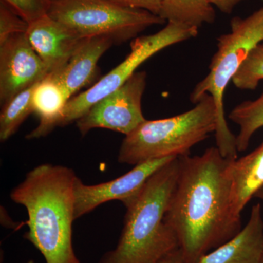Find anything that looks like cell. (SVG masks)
Listing matches in <instances>:
<instances>
[{"mask_svg": "<svg viewBox=\"0 0 263 263\" xmlns=\"http://www.w3.org/2000/svg\"><path fill=\"white\" fill-rule=\"evenodd\" d=\"M177 183L164 221L174 232L185 263L202 257L233 238L242 229L232 211L229 160L217 147L202 155L179 157Z\"/></svg>", "mask_w": 263, "mask_h": 263, "instance_id": "1", "label": "cell"}, {"mask_svg": "<svg viewBox=\"0 0 263 263\" xmlns=\"http://www.w3.org/2000/svg\"><path fill=\"white\" fill-rule=\"evenodd\" d=\"M77 177L65 166L41 164L10 193L11 200L25 207L28 214L24 238L46 263H81L72 245Z\"/></svg>", "mask_w": 263, "mask_h": 263, "instance_id": "2", "label": "cell"}, {"mask_svg": "<svg viewBox=\"0 0 263 263\" xmlns=\"http://www.w3.org/2000/svg\"><path fill=\"white\" fill-rule=\"evenodd\" d=\"M179 168L177 157L124 202L127 212L117 247L104 254L99 263H158L179 248L177 237L164 221Z\"/></svg>", "mask_w": 263, "mask_h": 263, "instance_id": "3", "label": "cell"}, {"mask_svg": "<svg viewBox=\"0 0 263 263\" xmlns=\"http://www.w3.org/2000/svg\"><path fill=\"white\" fill-rule=\"evenodd\" d=\"M217 127L214 99L205 94L188 111L157 120H146L123 140L118 155L122 164H136L152 159L190 155Z\"/></svg>", "mask_w": 263, "mask_h": 263, "instance_id": "4", "label": "cell"}, {"mask_svg": "<svg viewBox=\"0 0 263 263\" xmlns=\"http://www.w3.org/2000/svg\"><path fill=\"white\" fill-rule=\"evenodd\" d=\"M263 43V6L245 18L230 21V31L217 38V50L209 65V72L194 88L190 101L196 104L204 95L214 99L217 112L216 147L223 157L238 158L236 137L228 127L224 115V91L250 52Z\"/></svg>", "mask_w": 263, "mask_h": 263, "instance_id": "5", "label": "cell"}, {"mask_svg": "<svg viewBox=\"0 0 263 263\" xmlns=\"http://www.w3.org/2000/svg\"><path fill=\"white\" fill-rule=\"evenodd\" d=\"M48 15L82 38L105 37L114 44L135 39L154 25L165 23L147 10L124 8L108 0H57Z\"/></svg>", "mask_w": 263, "mask_h": 263, "instance_id": "6", "label": "cell"}, {"mask_svg": "<svg viewBox=\"0 0 263 263\" xmlns=\"http://www.w3.org/2000/svg\"><path fill=\"white\" fill-rule=\"evenodd\" d=\"M198 29L185 24L167 22L159 32L135 38L131 51L115 68L100 80L67 102L59 127L77 122L95 103L120 88L136 73L138 67L164 48L197 37Z\"/></svg>", "mask_w": 263, "mask_h": 263, "instance_id": "7", "label": "cell"}, {"mask_svg": "<svg viewBox=\"0 0 263 263\" xmlns=\"http://www.w3.org/2000/svg\"><path fill=\"white\" fill-rule=\"evenodd\" d=\"M146 86V72L133 74L125 84L95 103L77 121L82 136L96 128L110 129L127 136L146 120L142 111V98Z\"/></svg>", "mask_w": 263, "mask_h": 263, "instance_id": "8", "label": "cell"}, {"mask_svg": "<svg viewBox=\"0 0 263 263\" xmlns=\"http://www.w3.org/2000/svg\"><path fill=\"white\" fill-rule=\"evenodd\" d=\"M49 74L33 49L25 33L15 34L0 44V102L2 106Z\"/></svg>", "mask_w": 263, "mask_h": 263, "instance_id": "9", "label": "cell"}, {"mask_svg": "<svg viewBox=\"0 0 263 263\" xmlns=\"http://www.w3.org/2000/svg\"><path fill=\"white\" fill-rule=\"evenodd\" d=\"M176 157L145 161L120 177L98 184H85L77 177L74 186L75 219L89 214L105 202L120 200L124 203L141 190L152 175Z\"/></svg>", "mask_w": 263, "mask_h": 263, "instance_id": "10", "label": "cell"}, {"mask_svg": "<svg viewBox=\"0 0 263 263\" xmlns=\"http://www.w3.org/2000/svg\"><path fill=\"white\" fill-rule=\"evenodd\" d=\"M25 35L49 73L62 70L84 39L48 14L29 23Z\"/></svg>", "mask_w": 263, "mask_h": 263, "instance_id": "11", "label": "cell"}, {"mask_svg": "<svg viewBox=\"0 0 263 263\" xmlns=\"http://www.w3.org/2000/svg\"><path fill=\"white\" fill-rule=\"evenodd\" d=\"M263 252L262 208L256 204L245 228L196 263H260Z\"/></svg>", "mask_w": 263, "mask_h": 263, "instance_id": "12", "label": "cell"}, {"mask_svg": "<svg viewBox=\"0 0 263 263\" xmlns=\"http://www.w3.org/2000/svg\"><path fill=\"white\" fill-rule=\"evenodd\" d=\"M114 44L108 37L84 38L65 67L60 72L51 74L61 83L72 98L95 80L100 57Z\"/></svg>", "mask_w": 263, "mask_h": 263, "instance_id": "13", "label": "cell"}, {"mask_svg": "<svg viewBox=\"0 0 263 263\" xmlns=\"http://www.w3.org/2000/svg\"><path fill=\"white\" fill-rule=\"evenodd\" d=\"M228 172L231 184L232 211L240 217L251 199L263 189V142L249 155L230 160Z\"/></svg>", "mask_w": 263, "mask_h": 263, "instance_id": "14", "label": "cell"}, {"mask_svg": "<svg viewBox=\"0 0 263 263\" xmlns=\"http://www.w3.org/2000/svg\"><path fill=\"white\" fill-rule=\"evenodd\" d=\"M70 99L67 90L53 74H48L38 82L33 93L32 105L33 113L39 118L40 124L26 138H41L59 127L66 105Z\"/></svg>", "mask_w": 263, "mask_h": 263, "instance_id": "15", "label": "cell"}, {"mask_svg": "<svg viewBox=\"0 0 263 263\" xmlns=\"http://www.w3.org/2000/svg\"><path fill=\"white\" fill-rule=\"evenodd\" d=\"M160 16L167 22L199 29L214 23L216 12L209 0H160Z\"/></svg>", "mask_w": 263, "mask_h": 263, "instance_id": "16", "label": "cell"}, {"mask_svg": "<svg viewBox=\"0 0 263 263\" xmlns=\"http://www.w3.org/2000/svg\"><path fill=\"white\" fill-rule=\"evenodd\" d=\"M228 118L240 127L239 134L236 136L237 150L245 152L254 133L263 127V91L255 100H247L237 105Z\"/></svg>", "mask_w": 263, "mask_h": 263, "instance_id": "17", "label": "cell"}, {"mask_svg": "<svg viewBox=\"0 0 263 263\" xmlns=\"http://www.w3.org/2000/svg\"><path fill=\"white\" fill-rule=\"evenodd\" d=\"M33 85L3 105L0 114V141H6L18 130L22 123L33 113L32 97L36 85Z\"/></svg>", "mask_w": 263, "mask_h": 263, "instance_id": "18", "label": "cell"}, {"mask_svg": "<svg viewBox=\"0 0 263 263\" xmlns=\"http://www.w3.org/2000/svg\"><path fill=\"white\" fill-rule=\"evenodd\" d=\"M263 80V43H259L249 53L247 60L233 77L232 82L242 90L257 89Z\"/></svg>", "mask_w": 263, "mask_h": 263, "instance_id": "19", "label": "cell"}, {"mask_svg": "<svg viewBox=\"0 0 263 263\" xmlns=\"http://www.w3.org/2000/svg\"><path fill=\"white\" fill-rule=\"evenodd\" d=\"M26 22L29 24L47 15L51 0H3Z\"/></svg>", "mask_w": 263, "mask_h": 263, "instance_id": "20", "label": "cell"}, {"mask_svg": "<svg viewBox=\"0 0 263 263\" xmlns=\"http://www.w3.org/2000/svg\"><path fill=\"white\" fill-rule=\"evenodd\" d=\"M28 23L0 0V44L15 34L25 33Z\"/></svg>", "mask_w": 263, "mask_h": 263, "instance_id": "21", "label": "cell"}, {"mask_svg": "<svg viewBox=\"0 0 263 263\" xmlns=\"http://www.w3.org/2000/svg\"><path fill=\"white\" fill-rule=\"evenodd\" d=\"M108 1L124 8L145 10L154 14L160 15V0H108Z\"/></svg>", "mask_w": 263, "mask_h": 263, "instance_id": "22", "label": "cell"}, {"mask_svg": "<svg viewBox=\"0 0 263 263\" xmlns=\"http://www.w3.org/2000/svg\"><path fill=\"white\" fill-rule=\"evenodd\" d=\"M243 0H209L213 6H215L222 13L230 14L235 7Z\"/></svg>", "mask_w": 263, "mask_h": 263, "instance_id": "23", "label": "cell"}, {"mask_svg": "<svg viewBox=\"0 0 263 263\" xmlns=\"http://www.w3.org/2000/svg\"><path fill=\"white\" fill-rule=\"evenodd\" d=\"M158 263H185L182 250L179 248L173 251Z\"/></svg>", "mask_w": 263, "mask_h": 263, "instance_id": "24", "label": "cell"}, {"mask_svg": "<svg viewBox=\"0 0 263 263\" xmlns=\"http://www.w3.org/2000/svg\"><path fill=\"white\" fill-rule=\"evenodd\" d=\"M256 197H258L259 198L262 199L263 200V189L261 191H259V193L257 194Z\"/></svg>", "mask_w": 263, "mask_h": 263, "instance_id": "25", "label": "cell"}, {"mask_svg": "<svg viewBox=\"0 0 263 263\" xmlns=\"http://www.w3.org/2000/svg\"><path fill=\"white\" fill-rule=\"evenodd\" d=\"M26 263H34V261L32 260V259H30V260L27 261Z\"/></svg>", "mask_w": 263, "mask_h": 263, "instance_id": "26", "label": "cell"}, {"mask_svg": "<svg viewBox=\"0 0 263 263\" xmlns=\"http://www.w3.org/2000/svg\"><path fill=\"white\" fill-rule=\"evenodd\" d=\"M260 263H263V252L262 254V257H261Z\"/></svg>", "mask_w": 263, "mask_h": 263, "instance_id": "27", "label": "cell"}, {"mask_svg": "<svg viewBox=\"0 0 263 263\" xmlns=\"http://www.w3.org/2000/svg\"><path fill=\"white\" fill-rule=\"evenodd\" d=\"M51 2L57 1V0H51Z\"/></svg>", "mask_w": 263, "mask_h": 263, "instance_id": "28", "label": "cell"}]
</instances>
